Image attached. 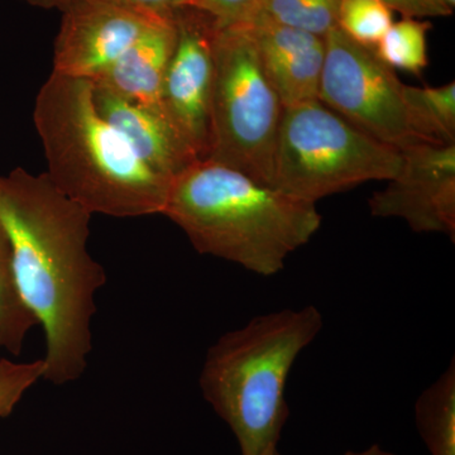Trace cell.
I'll list each match as a JSON object with an SVG mask.
<instances>
[{"label": "cell", "instance_id": "cell-17", "mask_svg": "<svg viewBox=\"0 0 455 455\" xmlns=\"http://www.w3.org/2000/svg\"><path fill=\"white\" fill-rule=\"evenodd\" d=\"M429 22L403 18L400 22L392 23L390 29L374 47L376 56L391 68H400L415 75H420L427 66V32Z\"/></svg>", "mask_w": 455, "mask_h": 455}, {"label": "cell", "instance_id": "cell-18", "mask_svg": "<svg viewBox=\"0 0 455 455\" xmlns=\"http://www.w3.org/2000/svg\"><path fill=\"white\" fill-rule=\"evenodd\" d=\"M339 4L340 0H260L256 18L325 37L337 27Z\"/></svg>", "mask_w": 455, "mask_h": 455}, {"label": "cell", "instance_id": "cell-25", "mask_svg": "<svg viewBox=\"0 0 455 455\" xmlns=\"http://www.w3.org/2000/svg\"><path fill=\"white\" fill-rule=\"evenodd\" d=\"M344 455H396L394 453H390V451H385L379 445H372V447L364 449V451H347Z\"/></svg>", "mask_w": 455, "mask_h": 455}, {"label": "cell", "instance_id": "cell-23", "mask_svg": "<svg viewBox=\"0 0 455 455\" xmlns=\"http://www.w3.org/2000/svg\"><path fill=\"white\" fill-rule=\"evenodd\" d=\"M106 2L116 3L123 7L164 18H173L181 9L191 8L193 5V0H106Z\"/></svg>", "mask_w": 455, "mask_h": 455}, {"label": "cell", "instance_id": "cell-13", "mask_svg": "<svg viewBox=\"0 0 455 455\" xmlns=\"http://www.w3.org/2000/svg\"><path fill=\"white\" fill-rule=\"evenodd\" d=\"M176 37L175 18L158 23L90 83L140 106L164 109L161 95Z\"/></svg>", "mask_w": 455, "mask_h": 455}, {"label": "cell", "instance_id": "cell-15", "mask_svg": "<svg viewBox=\"0 0 455 455\" xmlns=\"http://www.w3.org/2000/svg\"><path fill=\"white\" fill-rule=\"evenodd\" d=\"M36 325L37 319L18 291L11 239L0 220V349L14 357L20 355L27 335Z\"/></svg>", "mask_w": 455, "mask_h": 455}, {"label": "cell", "instance_id": "cell-5", "mask_svg": "<svg viewBox=\"0 0 455 455\" xmlns=\"http://www.w3.org/2000/svg\"><path fill=\"white\" fill-rule=\"evenodd\" d=\"M403 155L358 130L319 99L284 107L274 188L315 204L371 181H390Z\"/></svg>", "mask_w": 455, "mask_h": 455}, {"label": "cell", "instance_id": "cell-26", "mask_svg": "<svg viewBox=\"0 0 455 455\" xmlns=\"http://www.w3.org/2000/svg\"><path fill=\"white\" fill-rule=\"evenodd\" d=\"M445 8H448L449 11L453 12L455 7V0H439Z\"/></svg>", "mask_w": 455, "mask_h": 455}, {"label": "cell", "instance_id": "cell-12", "mask_svg": "<svg viewBox=\"0 0 455 455\" xmlns=\"http://www.w3.org/2000/svg\"><path fill=\"white\" fill-rule=\"evenodd\" d=\"M92 99L100 116L127 140L140 160L164 179L172 181L199 161L164 109L140 106L95 85Z\"/></svg>", "mask_w": 455, "mask_h": 455}, {"label": "cell", "instance_id": "cell-6", "mask_svg": "<svg viewBox=\"0 0 455 455\" xmlns=\"http://www.w3.org/2000/svg\"><path fill=\"white\" fill-rule=\"evenodd\" d=\"M283 104L247 26L215 29L211 140L205 160L274 188Z\"/></svg>", "mask_w": 455, "mask_h": 455}, {"label": "cell", "instance_id": "cell-9", "mask_svg": "<svg viewBox=\"0 0 455 455\" xmlns=\"http://www.w3.org/2000/svg\"><path fill=\"white\" fill-rule=\"evenodd\" d=\"M62 13L52 73L98 79L152 27L173 18L143 13L106 0H75Z\"/></svg>", "mask_w": 455, "mask_h": 455}, {"label": "cell", "instance_id": "cell-21", "mask_svg": "<svg viewBox=\"0 0 455 455\" xmlns=\"http://www.w3.org/2000/svg\"><path fill=\"white\" fill-rule=\"evenodd\" d=\"M260 0H193L191 8L211 18L215 29L250 25L259 13Z\"/></svg>", "mask_w": 455, "mask_h": 455}, {"label": "cell", "instance_id": "cell-7", "mask_svg": "<svg viewBox=\"0 0 455 455\" xmlns=\"http://www.w3.org/2000/svg\"><path fill=\"white\" fill-rule=\"evenodd\" d=\"M405 84L372 49L347 37L338 27L325 36L319 100L383 145L403 152L430 143L407 109ZM435 145V143H434Z\"/></svg>", "mask_w": 455, "mask_h": 455}, {"label": "cell", "instance_id": "cell-3", "mask_svg": "<svg viewBox=\"0 0 455 455\" xmlns=\"http://www.w3.org/2000/svg\"><path fill=\"white\" fill-rule=\"evenodd\" d=\"M33 122L46 173L68 199L92 215H163L171 181L149 169L100 116L89 80L51 73L36 98Z\"/></svg>", "mask_w": 455, "mask_h": 455}, {"label": "cell", "instance_id": "cell-8", "mask_svg": "<svg viewBox=\"0 0 455 455\" xmlns=\"http://www.w3.org/2000/svg\"><path fill=\"white\" fill-rule=\"evenodd\" d=\"M176 46L161 104L197 160L208 157L214 82V32L211 18L194 8L175 16Z\"/></svg>", "mask_w": 455, "mask_h": 455}, {"label": "cell", "instance_id": "cell-16", "mask_svg": "<svg viewBox=\"0 0 455 455\" xmlns=\"http://www.w3.org/2000/svg\"><path fill=\"white\" fill-rule=\"evenodd\" d=\"M407 109L427 142L455 145V83L443 86L405 85Z\"/></svg>", "mask_w": 455, "mask_h": 455}, {"label": "cell", "instance_id": "cell-1", "mask_svg": "<svg viewBox=\"0 0 455 455\" xmlns=\"http://www.w3.org/2000/svg\"><path fill=\"white\" fill-rule=\"evenodd\" d=\"M92 217L46 172L18 167L0 175V220L11 239L18 291L44 329L42 379L55 386L83 377L92 350L95 298L107 272L89 252Z\"/></svg>", "mask_w": 455, "mask_h": 455}, {"label": "cell", "instance_id": "cell-4", "mask_svg": "<svg viewBox=\"0 0 455 455\" xmlns=\"http://www.w3.org/2000/svg\"><path fill=\"white\" fill-rule=\"evenodd\" d=\"M323 328L313 305L253 317L208 349L200 372L203 396L235 434L242 455H272L290 410L293 363Z\"/></svg>", "mask_w": 455, "mask_h": 455}, {"label": "cell", "instance_id": "cell-24", "mask_svg": "<svg viewBox=\"0 0 455 455\" xmlns=\"http://www.w3.org/2000/svg\"><path fill=\"white\" fill-rule=\"evenodd\" d=\"M32 7L42 9H57V11L64 12L66 8L70 7L75 0H22Z\"/></svg>", "mask_w": 455, "mask_h": 455}, {"label": "cell", "instance_id": "cell-19", "mask_svg": "<svg viewBox=\"0 0 455 455\" xmlns=\"http://www.w3.org/2000/svg\"><path fill=\"white\" fill-rule=\"evenodd\" d=\"M392 23L391 9L379 0H340L337 27L361 46L373 50Z\"/></svg>", "mask_w": 455, "mask_h": 455}, {"label": "cell", "instance_id": "cell-10", "mask_svg": "<svg viewBox=\"0 0 455 455\" xmlns=\"http://www.w3.org/2000/svg\"><path fill=\"white\" fill-rule=\"evenodd\" d=\"M387 187L371 197V214L400 218L416 233L455 236V145L410 147Z\"/></svg>", "mask_w": 455, "mask_h": 455}, {"label": "cell", "instance_id": "cell-11", "mask_svg": "<svg viewBox=\"0 0 455 455\" xmlns=\"http://www.w3.org/2000/svg\"><path fill=\"white\" fill-rule=\"evenodd\" d=\"M269 82L283 107L319 99L325 37L256 18L247 25Z\"/></svg>", "mask_w": 455, "mask_h": 455}, {"label": "cell", "instance_id": "cell-14", "mask_svg": "<svg viewBox=\"0 0 455 455\" xmlns=\"http://www.w3.org/2000/svg\"><path fill=\"white\" fill-rule=\"evenodd\" d=\"M416 427L430 455H455V363L416 401Z\"/></svg>", "mask_w": 455, "mask_h": 455}, {"label": "cell", "instance_id": "cell-22", "mask_svg": "<svg viewBox=\"0 0 455 455\" xmlns=\"http://www.w3.org/2000/svg\"><path fill=\"white\" fill-rule=\"evenodd\" d=\"M392 12L396 11L403 18L448 17L453 12L445 8L439 0H379Z\"/></svg>", "mask_w": 455, "mask_h": 455}, {"label": "cell", "instance_id": "cell-20", "mask_svg": "<svg viewBox=\"0 0 455 455\" xmlns=\"http://www.w3.org/2000/svg\"><path fill=\"white\" fill-rule=\"evenodd\" d=\"M44 366L42 359L33 362H13L0 358V419L8 418L20 401L42 377Z\"/></svg>", "mask_w": 455, "mask_h": 455}, {"label": "cell", "instance_id": "cell-2", "mask_svg": "<svg viewBox=\"0 0 455 455\" xmlns=\"http://www.w3.org/2000/svg\"><path fill=\"white\" fill-rule=\"evenodd\" d=\"M163 215L200 254L265 277L283 271L287 257L322 226L315 204L209 160L191 164L171 181Z\"/></svg>", "mask_w": 455, "mask_h": 455}, {"label": "cell", "instance_id": "cell-27", "mask_svg": "<svg viewBox=\"0 0 455 455\" xmlns=\"http://www.w3.org/2000/svg\"><path fill=\"white\" fill-rule=\"evenodd\" d=\"M272 455H283V454H281L280 451H275V453Z\"/></svg>", "mask_w": 455, "mask_h": 455}]
</instances>
